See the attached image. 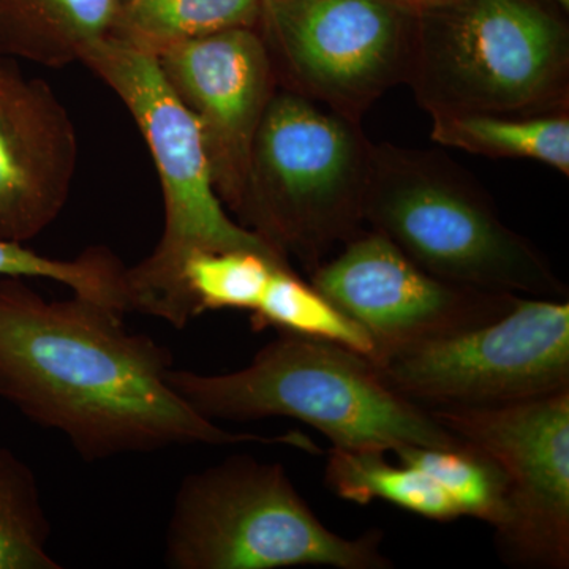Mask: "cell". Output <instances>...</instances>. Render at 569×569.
Listing matches in <instances>:
<instances>
[{
	"instance_id": "6da1fadb",
	"label": "cell",
	"mask_w": 569,
	"mask_h": 569,
	"mask_svg": "<svg viewBox=\"0 0 569 569\" xmlns=\"http://www.w3.org/2000/svg\"><path fill=\"white\" fill-rule=\"evenodd\" d=\"M123 313L73 295L48 301L22 277L0 280V397L69 438L89 462L186 445H288L318 452L298 432H233L201 417L168 381L171 356L132 335Z\"/></svg>"
},
{
	"instance_id": "7a4b0ae2",
	"label": "cell",
	"mask_w": 569,
	"mask_h": 569,
	"mask_svg": "<svg viewBox=\"0 0 569 569\" xmlns=\"http://www.w3.org/2000/svg\"><path fill=\"white\" fill-rule=\"evenodd\" d=\"M80 62L133 116L162 186V238L146 260L126 269L127 312L186 328L197 313L183 288L182 269L197 252L252 250L290 268L282 254L224 211L200 126L164 80L152 52L111 33L89 47Z\"/></svg>"
},
{
	"instance_id": "3957f363",
	"label": "cell",
	"mask_w": 569,
	"mask_h": 569,
	"mask_svg": "<svg viewBox=\"0 0 569 569\" xmlns=\"http://www.w3.org/2000/svg\"><path fill=\"white\" fill-rule=\"evenodd\" d=\"M168 381L211 421L293 418L336 448L392 452L406 445L440 448L462 441L425 406L388 387L366 356L287 332L244 369L204 376L171 367Z\"/></svg>"
},
{
	"instance_id": "277c9868",
	"label": "cell",
	"mask_w": 569,
	"mask_h": 569,
	"mask_svg": "<svg viewBox=\"0 0 569 569\" xmlns=\"http://www.w3.org/2000/svg\"><path fill=\"white\" fill-rule=\"evenodd\" d=\"M372 146L356 121L295 91L276 92L254 133L242 227L310 272L365 222Z\"/></svg>"
},
{
	"instance_id": "5b68a950",
	"label": "cell",
	"mask_w": 569,
	"mask_h": 569,
	"mask_svg": "<svg viewBox=\"0 0 569 569\" xmlns=\"http://www.w3.org/2000/svg\"><path fill=\"white\" fill-rule=\"evenodd\" d=\"M383 535L335 533L280 463L231 456L183 478L164 538L176 569H391Z\"/></svg>"
},
{
	"instance_id": "8992f818",
	"label": "cell",
	"mask_w": 569,
	"mask_h": 569,
	"mask_svg": "<svg viewBox=\"0 0 569 569\" xmlns=\"http://www.w3.org/2000/svg\"><path fill=\"white\" fill-rule=\"evenodd\" d=\"M567 28L535 0L417 11L406 80L430 114L549 111L567 96Z\"/></svg>"
},
{
	"instance_id": "52a82bcc",
	"label": "cell",
	"mask_w": 569,
	"mask_h": 569,
	"mask_svg": "<svg viewBox=\"0 0 569 569\" xmlns=\"http://www.w3.org/2000/svg\"><path fill=\"white\" fill-rule=\"evenodd\" d=\"M365 220L429 274L492 293L563 298L565 284L488 198L430 153L372 148Z\"/></svg>"
},
{
	"instance_id": "ba28073f",
	"label": "cell",
	"mask_w": 569,
	"mask_h": 569,
	"mask_svg": "<svg viewBox=\"0 0 569 569\" xmlns=\"http://www.w3.org/2000/svg\"><path fill=\"white\" fill-rule=\"evenodd\" d=\"M388 387L425 407H496L569 389V302L518 296L503 316L380 359Z\"/></svg>"
},
{
	"instance_id": "9c48e42d",
	"label": "cell",
	"mask_w": 569,
	"mask_h": 569,
	"mask_svg": "<svg viewBox=\"0 0 569 569\" xmlns=\"http://www.w3.org/2000/svg\"><path fill=\"white\" fill-rule=\"evenodd\" d=\"M415 13L388 0H261L276 74L356 121L406 80Z\"/></svg>"
},
{
	"instance_id": "30bf717a",
	"label": "cell",
	"mask_w": 569,
	"mask_h": 569,
	"mask_svg": "<svg viewBox=\"0 0 569 569\" xmlns=\"http://www.w3.org/2000/svg\"><path fill=\"white\" fill-rule=\"evenodd\" d=\"M452 436L485 451L507 479L496 531L515 568H569V389L496 407H426Z\"/></svg>"
},
{
	"instance_id": "8fae6325",
	"label": "cell",
	"mask_w": 569,
	"mask_h": 569,
	"mask_svg": "<svg viewBox=\"0 0 569 569\" xmlns=\"http://www.w3.org/2000/svg\"><path fill=\"white\" fill-rule=\"evenodd\" d=\"M312 287L366 329L376 343L372 362L489 323L518 298L438 279L376 230L318 266Z\"/></svg>"
},
{
	"instance_id": "7c38bea8",
	"label": "cell",
	"mask_w": 569,
	"mask_h": 569,
	"mask_svg": "<svg viewBox=\"0 0 569 569\" xmlns=\"http://www.w3.org/2000/svg\"><path fill=\"white\" fill-rule=\"evenodd\" d=\"M153 56L200 126L220 201L238 212L254 133L276 93L277 74L263 37L253 28L228 29Z\"/></svg>"
},
{
	"instance_id": "4fadbf2b",
	"label": "cell",
	"mask_w": 569,
	"mask_h": 569,
	"mask_svg": "<svg viewBox=\"0 0 569 569\" xmlns=\"http://www.w3.org/2000/svg\"><path fill=\"white\" fill-rule=\"evenodd\" d=\"M78 156L77 130L54 91L0 54V239L24 244L61 216Z\"/></svg>"
},
{
	"instance_id": "5bb4252c",
	"label": "cell",
	"mask_w": 569,
	"mask_h": 569,
	"mask_svg": "<svg viewBox=\"0 0 569 569\" xmlns=\"http://www.w3.org/2000/svg\"><path fill=\"white\" fill-rule=\"evenodd\" d=\"M118 0H0V54L50 69L111 36Z\"/></svg>"
},
{
	"instance_id": "9a60e30c",
	"label": "cell",
	"mask_w": 569,
	"mask_h": 569,
	"mask_svg": "<svg viewBox=\"0 0 569 569\" xmlns=\"http://www.w3.org/2000/svg\"><path fill=\"white\" fill-rule=\"evenodd\" d=\"M325 485L335 496L356 505L381 500L436 522H452L460 515L436 482L387 452L332 447L325 467Z\"/></svg>"
},
{
	"instance_id": "2e32d148",
	"label": "cell",
	"mask_w": 569,
	"mask_h": 569,
	"mask_svg": "<svg viewBox=\"0 0 569 569\" xmlns=\"http://www.w3.org/2000/svg\"><path fill=\"white\" fill-rule=\"evenodd\" d=\"M432 138L449 148L486 157L530 159L569 173V119L538 116L512 119L507 114H433Z\"/></svg>"
},
{
	"instance_id": "e0dca14e",
	"label": "cell",
	"mask_w": 569,
	"mask_h": 569,
	"mask_svg": "<svg viewBox=\"0 0 569 569\" xmlns=\"http://www.w3.org/2000/svg\"><path fill=\"white\" fill-rule=\"evenodd\" d=\"M261 0H118L112 36L152 52L236 28H254Z\"/></svg>"
},
{
	"instance_id": "ac0fdd59",
	"label": "cell",
	"mask_w": 569,
	"mask_h": 569,
	"mask_svg": "<svg viewBox=\"0 0 569 569\" xmlns=\"http://www.w3.org/2000/svg\"><path fill=\"white\" fill-rule=\"evenodd\" d=\"M392 452L400 462L436 482L458 509L460 518L481 520L496 531L507 523V479L481 449L462 440L456 447L406 445Z\"/></svg>"
},
{
	"instance_id": "d6986e66",
	"label": "cell",
	"mask_w": 569,
	"mask_h": 569,
	"mask_svg": "<svg viewBox=\"0 0 569 569\" xmlns=\"http://www.w3.org/2000/svg\"><path fill=\"white\" fill-rule=\"evenodd\" d=\"M252 326L257 331L274 328L287 335L323 340L369 359L376 356V343L366 329L291 269H276L252 312Z\"/></svg>"
},
{
	"instance_id": "ffe728a7",
	"label": "cell",
	"mask_w": 569,
	"mask_h": 569,
	"mask_svg": "<svg viewBox=\"0 0 569 569\" xmlns=\"http://www.w3.org/2000/svg\"><path fill=\"white\" fill-rule=\"evenodd\" d=\"M50 522L31 468L0 448V569H59L48 553Z\"/></svg>"
},
{
	"instance_id": "44dd1931",
	"label": "cell",
	"mask_w": 569,
	"mask_h": 569,
	"mask_svg": "<svg viewBox=\"0 0 569 569\" xmlns=\"http://www.w3.org/2000/svg\"><path fill=\"white\" fill-rule=\"evenodd\" d=\"M280 268L291 269L252 250L197 252L183 264L182 282L197 317L208 310L253 312Z\"/></svg>"
},
{
	"instance_id": "7402d4cb",
	"label": "cell",
	"mask_w": 569,
	"mask_h": 569,
	"mask_svg": "<svg viewBox=\"0 0 569 569\" xmlns=\"http://www.w3.org/2000/svg\"><path fill=\"white\" fill-rule=\"evenodd\" d=\"M126 269L107 247H91L74 260H56L20 242L0 239V277L54 280L73 295L121 313H127Z\"/></svg>"
},
{
	"instance_id": "603a6c76",
	"label": "cell",
	"mask_w": 569,
	"mask_h": 569,
	"mask_svg": "<svg viewBox=\"0 0 569 569\" xmlns=\"http://www.w3.org/2000/svg\"><path fill=\"white\" fill-rule=\"evenodd\" d=\"M388 2L402 7V9L411 11V13H417V11L425 10L427 7H432L436 6V3H440L441 0H388Z\"/></svg>"
},
{
	"instance_id": "cb8c5ba5",
	"label": "cell",
	"mask_w": 569,
	"mask_h": 569,
	"mask_svg": "<svg viewBox=\"0 0 569 569\" xmlns=\"http://www.w3.org/2000/svg\"><path fill=\"white\" fill-rule=\"evenodd\" d=\"M556 2H559L561 7H565V9H568L569 7V0H556Z\"/></svg>"
}]
</instances>
